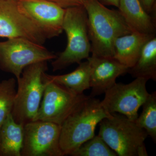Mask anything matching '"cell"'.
<instances>
[{
  "mask_svg": "<svg viewBox=\"0 0 156 156\" xmlns=\"http://www.w3.org/2000/svg\"><path fill=\"white\" fill-rule=\"evenodd\" d=\"M142 113L137 117L135 123L145 130L154 142L156 141V92L150 94L142 105Z\"/></svg>",
  "mask_w": 156,
  "mask_h": 156,
  "instance_id": "18",
  "label": "cell"
},
{
  "mask_svg": "<svg viewBox=\"0 0 156 156\" xmlns=\"http://www.w3.org/2000/svg\"><path fill=\"white\" fill-rule=\"evenodd\" d=\"M20 11L43 32L47 39L58 36L63 31L66 9L48 0H17Z\"/></svg>",
  "mask_w": 156,
  "mask_h": 156,
  "instance_id": "11",
  "label": "cell"
},
{
  "mask_svg": "<svg viewBox=\"0 0 156 156\" xmlns=\"http://www.w3.org/2000/svg\"><path fill=\"white\" fill-rule=\"evenodd\" d=\"M48 69V61L34 63L25 68L17 80V91L11 112L16 122L24 126L34 120L44 91L43 74Z\"/></svg>",
  "mask_w": 156,
  "mask_h": 156,
  "instance_id": "5",
  "label": "cell"
},
{
  "mask_svg": "<svg viewBox=\"0 0 156 156\" xmlns=\"http://www.w3.org/2000/svg\"><path fill=\"white\" fill-rule=\"evenodd\" d=\"M87 11L92 55L113 58L117 38L131 33L119 11L107 8L98 0H83Z\"/></svg>",
  "mask_w": 156,
  "mask_h": 156,
  "instance_id": "1",
  "label": "cell"
},
{
  "mask_svg": "<svg viewBox=\"0 0 156 156\" xmlns=\"http://www.w3.org/2000/svg\"><path fill=\"white\" fill-rule=\"evenodd\" d=\"M63 9L83 6V0H48Z\"/></svg>",
  "mask_w": 156,
  "mask_h": 156,
  "instance_id": "21",
  "label": "cell"
},
{
  "mask_svg": "<svg viewBox=\"0 0 156 156\" xmlns=\"http://www.w3.org/2000/svg\"><path fill=\"white\" fill-rule=\"evenodd\" d=\"M98 135L119 156H147V132L122 115L112 114L100 122Z\"/></svg>",
  "mask_w": 156,
  "mask_h": 156,
  "instance_id": "3",
  "label": "cell"
},
{
  "mask_svg": "<svg viewBox=\"0 0 156 156\" xmlns=\"http://www.w3.org/2000/svg\"><path fill=\"white\" fill-rule=\"evenodd\" d=\"M45 73L43 74L44 91L34 121H46L61 126L68 117L89 96L84 93L78 94L50 80L45 76Z\"/></svg>",
  "mask_w": 156,
  "mask_h": 156,
  "instance_id": "6",
  "label": "cell"
},
{
  "mask_svg": "<svg viewBox=\"0 0 156 156\" xmlns=\"http://www.w3.org/2000/svg\"><path fill=\"white\" fill-rule=\"evenodd\" d=\"M61 126L32 121L24 126L21 156H63L59 145Z\"/></svg>",
  "mask_w": 156,
  "mask_h": 156,
  "instance_id": "9",
  "label": "cell"
},
{
  "mask_svg": "<svg viewBox=\"0 0 156 156\" xmlns=\"http://www.w3.org/2000/svg\"><path fill=\"white\" fill-rule=\"evenodd\" d=\"M91 68L89 96L95 97L104 94L116 83L118 77L128 73V68L113 58L92 55L87 58Z\"/></svg>",
  "mask_w": 156,
  "mask_h": 156,
  "instance_id": "12",
  "label": "cell"
},
{
  "mask_svg": "<svg viewBox=\"0 0 156 156\" xmlns=\"http://www.w3.org/2000/svg\"><path fill=\"white\" fill-rule=\"evenodd\" d=\"M128 73L134 78L156 81V37L148 41L142 48L136 63Z\"/></svg>",
  "mask_w": 156,
  "mask_h": 156,
  "instance_id": "17",
  "label": "cell"
},
{
  "mask_svg": "<svg viewBox=\"0 0 156 156\" xmlns=\"http://www.w3.org/2000/svg\"><path fill=\"white\" fill-rule=\"evenodd\" d=\"M155 36L133 31L131 33L117 38L114 45L113 58L128 68L136 63L146 43Z\"/></svg>",
  "mask_w": 156,
  "mask_h": 156,
  "instance_id": "13",
  "label": "cell"
},
{
  "mask_svg": "<svg viewBox=\"0 0 156 156\" xmlns=\"http://www.w3.org/2000/svg\"><path fill=\"white\" fill-rule=\"evenodd\" d=\"M143 8L148 14L154 13L156 0H138Z\"/></svg>",
  "mask_w": 156,
  "mask_h": 156,
  "instance_id": "22",
  "label": "cell"
},
{
  "mask_svg": "<svg viewBox=\"0 0 156 156\" xmlns=\"http://www.w3.org/2000/svg\"><path fill=\"white\" fill-rule=\"evenodd\" d=\"M118 8L126 24L132 32L155 34L154 17L146 12L138 0H119Z\"/></svg>",
  "mask_w": 156,
  "mask_h": 156,
  "instance_id": "14",
  "label": "cell"
},
{
  "mask_svg": "<svg viewBox=\"0 0 156 156\" xmlns=\"http://www.w3.org/2000/svg\"><path fill=\"white\" fill-rule=\"evenodd\" d=\"M24 126L9 115L0 128V156H21Z\"/></svg>",
  "mask_w": 156,
  "mask_h": 156,
  "instance_id": "15",
  "label": "cell"
},
{
  "mask_svg": "<svg viewBox=\"0 0 156 156\" xmlns=\"http://www.w3.org/2000/svg\"><path fill=\"white\" fill-rule=\"evenodd\" d=\"M0 37L27 39L43 45L47 37L20 10L17 0H0Z\"/></svg>",
  "mask_w": 156,
  "mask_h": 156,
  "instance_id": "10",
  "label": "cell"
},
{
  "mask_svg": "<svg viewBox=\"0 0 156 156\" xmlns=\"http://www.w3.org/2000/svg\"><path fill=\"white\" fill-rule=\"evenodd\" d=\"M17 87V80L14 78L0 82V128L12 112Z\"/></svg>",
  "mask_w": 156,
  "mask_h": 156,
  "instance_id": "19",
  "label": "cell"
},
{
  "mask_svg": "<svg viewBox=\"0 0 156 156\" xmlns=\"http://www.w3.org/2000/svg\"><path fill=\"white\" fill-rule=\"evenodd\" d=\"M111 116L104 109L99 99L89 95L61 126L59 145L63 155H71L93 137L98 124Z\"/></svg>",
  "mask_w": 156,
  "mask_h": 156,
  "instance_id": "2",
  "label": "cell"
},
{
  "mask_svg": "<svg viewBox=\"0 0 156 156\" xmlns=\"http://www.w3.org/2000/svg\"><path fill=\"white\" fill-rule=\"evenodd\" d=\"M103 5H108L115 6L117 8L119 7V0H100L99 1Z\"/></svg>",
  "mask_w": 156,
  "mask_h": 156,
  "instance_id": "23",
  "label": "cell"
},
{
  "mask_svg": "<svg viewBox=\"0 0 156 156\" xmlns=\"http://www.w3.org/2000/svg\"><path fill=\"white\" fill-rule=\"evenodd\" d=\"M91 68L89 62H80L72 72L62 75H51L45 73L46 77L55 83L64 86L78 94H83L90 88Z\"/></svg>",
  "mask_w": 156,
  "mask_h": 156,
  "instance_id": "16",
  "label": "cell"
},
{
  "mask_svg": "<svg viewBox=\"0 0 156 156\" xmlns=\"http://www.w3.org/2000/svg\"><path fill=\"white\" fill-rule=\"evenodd\" d=\"M56 57L43 45L27 39H8L0 42V69L14 75L17 80L28 66L53 60Z\"/></svg>",
  "mask_w": 156,
  "mask_h": 156,
  "instance_id": "7",
  "label": "cell"
},
{
  "mask_svg": "<svg viewBox=\"0 0 156 156\" xmlns=\"http://www.w3.org/2000/svg\"><path fill=\"white\" fill-rule=\"evenodd\" d=\"M62 30L67 37V45L65 50L52 62L54 72L74 63L79 64L83 59L89 58L91 53L87 14L83 6L66 9Z\"/></svg>",
  "mask_w": 156,
  "mask_h": 156,
  "instance_id": "4",
  "label": "cell"
},
{
  "mask_svg": "<svg viewBox=\"0 0 156 156\" xmlns=\"http://www.w3.org/2000/svg\"><path fill=\"white\" fill-rule=\"evenodd\" d=\"M148 81L137 77L129 84L116 83L105 92L101 105L108 113H119L135 122L138 110L150 95L146 87Z\"/></svg>",
  "mask_w": 156,
  "mask_h": 156,
  "instance_id": "8",
  "label": "cell"
},
{
  "mask_svg": "<svg viewBox=\"0 0 156 156\" xmlns=\"http://www.w3.org/2000/svg\"><path fill=\"white\" fill-rule=\"evenodd\" d=\"M71 156H117L99 135H95L82 144Z\"/></svg>",
  "mask_w": 156,
  "mask_h": 156,
  "instance_id": "20",
  "label": "cell"
}]
</instances>
